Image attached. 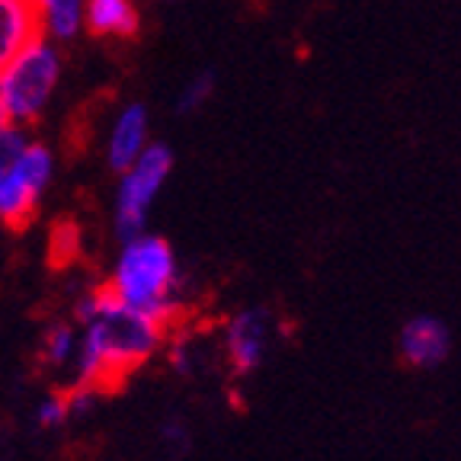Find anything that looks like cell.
Segmentation results:
<instances>
[{
    "label": "cell",
    "instance_id": "8",
    "mask_svg": "<svg viewBox=\"0 0 461 461\" xmlns=\"http://www.w3.org/2000/svg\"><path fill=\"white\" fill-rule=\"evenodd\" d=\"M39 36L42 23L32 0H0V71Z\"/></svg>",
    "mask_w": 461,
    "mask_h": 461
},
{
    "label": "cell",
    "instance_id": "14",
    "mask_svg": "<svg viewBox=\"0 0 461 461\" xmlns=\"http://www.w3.org/2000/svg\"><path fill=\"white\" fill-rule=\"evenodd\" d=\"M212 90H215V74L212 71L195 74L193 80H186V86H183L180 94H176V113L180 115L195 113V109L212 96Z\"/></svg>",
    "mask_w": 461,
    "mask_h": 461
},
{
    "label": "cell",
    "instance_id": "9",
    "mask_svg": "<svg viewBox=\"0 0 461 461\" xmlns=\"http://www.w3.org/2000/svg\"><path fill=\"white\" fill-rule=\"evenodd\" d=\"M141 26L135 0H84V29L96 39H135Z\"/></svg>",
    "mask_w": 461,
    "mask_h": 461
},
{
    "label": "cell",
    "instance_id": "20",
    "mask_svg": "<svg viewBox=\"0 0 461 461\" xmlns=\"http://www.w3.org/2000/svg\"><path fill=\"white\" fill-rule=\"evenodd\" d=\"M0 122H7V106H4V90H0Z\"/></svg>",
    "mask_w": 461,
    "mask_h": 461
},
{
    "label": "cell",
    "instance_id": "11",
    "mask_svg": "<svg viewBox=\"0 0 461 461\" xmlns=\"http://www.w3.org/2000/svg\"><path fill=\"white\" fill-rule=\"evenodd\" d=\"M10 173H14L23 186L32 189V193L42 199V193L49 189L51 176H55V154H51L49 144L32 141V138H29V141L23 144V151L16 154Z\"/></svg>",
    "mask_w": 461,
    "mask_h": 461
},
{
    "label": "cell",
    "instance_id": "10",
    "mask_svg": "<svg viewBox=\"0 0 461 461\" xmlns=\"http://www.w3.org/2000/svg\"><path fill=\"white\" fill-rule=\"evenodd\" d=\"M42 36L55 42H71L84 32V0H32Z\"/></svg>",
    "mask_w": 461,
    "mask_h": 461
},
{
    "label": "cell",
    "instance_id": "7",
    "mask_svg": "<svg viewBox=\"0 0 461 461\" xmlns=\"http://www.w3.org/2000/svg\"><path fill=\"white\" fill-rule=\"evenodd\" d=\"M452 349V337L442 321L429 314L411 317L401 330V356L417 368H436L448 359Z\"/></svg>",
    "mask_w": 461,
    "mask_h": 461
},
{
    "label": "cell",
    "instance_id": "12",
    "mask_svg": "<svg viewBox=\"0 0 461 461\" xmlns=\"http://www.w3.org/2000/svg\"><path fill=\"white\" fill-rule=\"evenodd\" d=\"M39 205V195L32 189H26L14 173H0V224L7 228H23L32 218Z\"/></svg>",
    "mask_w": 461,
    "mask_h": 461
},
{
    "label": "cell",
    "instance_id": "15",
    "mask_svg": "<svg viewBox=\"0 0 461 461\" xmlns=\"http://www.w3.org/2000/svg\"><path fill=\"white\" fill-rule=\"evenodd\" d=\"M68 420H71V411H68V397L65 391L61 394H49L39 401L36 407V423L42 426V429H58V426H65Z\"/></svg>",
    "mask_w": 461,
    "mask_h": 461
},
{
    "label": "cell",
    "instance_id": "1",
    "mask_svg": "<svg viewBox=\"0 0 461 461\" xmlns=\"http://www.w3.org/2000/svg\"><path fill=\"white\" fill-rule=\"evenodd\" d=\"M80 330L74 382L106 391L119 384L129 372L151 359L167 337V327L141 311L129 308L100 285V308Z\"/></svg>",
    "mask_w": 461,
    "mask_h": 461
},
{
    "label": "cell",
    "instance_id": "2",
    "mask_svg": "<svg viewBox=\"0 0 461 461\" xmlns=\"http://www.w3.org/2000/svg\"><path fill=\"white\" fill-rule=\"evenodd\" d=\"M106 288L129 308L170 327L183 311V279L176 253L160 234H131L122 240Z\"/></svg>",
    "mask_w": 461,
    "mask_h": 461
},
{
    "label": "cell",
    "instance_id": "5",
    "mask_svg": "<svg viewBox=\"0 0 461 461\" xmlns=\"http://www.w3.org/2000/svg\"><path fill=\"white\" fill-rule=\"evenodd\" d=\"M269 343V321L267 311H240L228 321L224 327V349H228V362L238 375H250L259 368L263 356H267Z\"/></svg>",
    "mask_w": 461,
    "mask_h": 461
},
{
    "label": "cell",
    "instance_id": "3",
    "mask_svg": "<svg viewBox=\"0 0 461 461\" xmlns=\"http://www.w3.org/2000/svg\"><path fill=\"white\" fill-rule=\"evenodd\" d=\"M61 51L58 42L49 36H39L29 42L20 55L0 71V90H4V106H7V122L29 129L32 122L42 119L61 84Z\"/></svg>",
    "mask_w": 461,
    "mask_h": 461
},
{
    "label": "cell",
    "instance_id": "18",
    "mask_svg": "<svg viewBox=\"0 0 461 461\" xmlns=\"http://www.w3.org/2000/svg\"><path fill=\"white\" fill-rule=\"evenodd\" d=\"M170 366L176 368L180 375H189L195 368V353H193V343L186 337L173 339L170 343Z\"/></svg>",
    "mask_w": 461,
    "mask_h": 461
},
{
    "label": "cell",
    "instance_id": "4",
    "mask_svg": "<svg viewBox=\"0 0 461 461\" xmlns=\"http://www.w3.org/2000/svg\"><path fill=\"white\" fill-rule=\"evenodd\" d=\"M173 170V151L170 144L151 141L141 151V158L131 167H125L119 173V186H115V209H113V224L119 238H131L141 234L151 205L158 199V193L164 189L167 176Z\"/></svg>",
    "mask_w": 461,
    "mask_h": 461
},
{
    "label": "cell",
    "instance_id": "6",
    "mask_svg": "<svg viewBox=\"0 0 461 461\" xmlns=\"http://www.w3.org/2000/svg\"><path fill=\"white\" fill-rule=\"evenodd\" d=\"M151 144V119H148V109L141 103H125L119 113H115L113 125H109L106 135V164L109 170L122 173L125 167H131L141 151Z\"/></svg>",
    "mask_w": 461,
    "mask_h": 461
},
{
    "label": "cell",
    "instance_id": "17",
    "mask_svg": "<svg viewBox=\"0 0 461 461\" xmlns=\"http://www.w3.org/2000/svg\"><path fill=\"white\" fill-rule=\"evenodd\" d=\"M65 397H68V411H71V417H86V413H94L96 401H100V391L90 388V384L74 382V388H68Z\"/></svg>",
    "mask_w": 461,
    "mask_h": 461
},
{
    "label": "cell",
    "instance_id": "16",
    "mask_svg": "<svg viewBox=\"0 0 461 461\" xmlns=\"http://www.w3.org/2000/svg\"><path fill=\"white\" fill-rule=\"evenodd\" d=\"M29 141L26 129L14 122H0V173L10 170L16 160V154L23 151V144Z\"/></svg>",
    "mask_w": 461,
    "mask_h": 461
},
{
    "label": "cell",
    "instance_id": "13",
    "mask_svg": "<svg viewBox=\"0 0 461 461\" xmlns=\"http://www.w3.org/2000/svg\"><path fill=\"white\" fill-rule=\"evenodd\" d=\"M80 330L77 324H51L42 337V359L51 368H71L77 359Z\"/></svg>",
    "mask_w": 461,
    "mask_h": 461
},
{
    "label": "cell",
    "instance_id": "19",
    "mask_svg": "<svg viewBox=\"0 0 461 461\" xmlns=\"http://www.w3.org/2000/svg\"><path fill=\"white\" fill-rule=\"evenodd\" d=\"M160 436H164L170 446H189V429L183 423H176V420H170V423L160 426Z\"/></svg>",
    "mask_w": 461,
    "mask_h": 461
}]
</instances>
